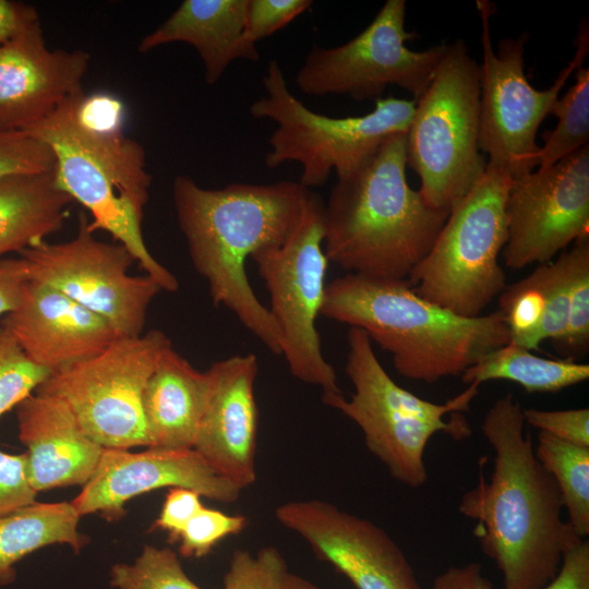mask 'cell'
Wrapping results in <instances>:
<instances>
[{
  "instance_id": "6da1fadb",
  "label": "cell",
  "mask_w": 589,
  "mask_h": 589,
  "mask_svg": "<svg viewBox=\"0 0 589 589\" xmlns=\"http://www.w3.org/2000/svg\"><path fill=\"white\" fill-rule=\"evenodd\" d=\"M522 408L506 394L486 411L481 430L494 450L489 481L480 476L458 510L476 521L482 552L503 577L504 589H540L557 574L564 553L581 540L563 518L552 476L525 432Z\"/></svg>"
},
{
  "instance_id": "7a4b0ae2",
  "label": "cell",
  "mask_w": 589,
  "mask_h": 589,
  "mask_svg": "<svg viewBox=\"0 0 589 589\" xmlns=\"http://www.w3.org/2000/svg\"><path fill=\"white\" fill-rule=\"evenodd\" d=\"M312 191L300 182L200 187L191 177L172 184L178 225L191 262L206 280L215 305H224L268 350L280 356V335L269 310L255 296L245 261L278 245L299 225Z\"/></svg>"
},
{
  "instance_id": "3957f363",
  "label": "cell",
  "mask_w": 589,
  "mask_h": 589,
  "mask_svg": "<svg viewBox=\"0 0 589 589\" xmlns=\"http://www.w3.org/2000/svg\"><path fill=\"white\" fill-rule=\"evenodd\" d=\"M407 133L387 137L324 203V252L348 273L407 279L448 214L431 208L406 178Z\"/></svg>"
},
{
  "instance_id": "277c9868",
  "label": "cell",
  "mask_w": 589,
  "mask_h": 589,
  "mask_svg": "<svg viewBox=\"0 0 589 589\" xmlns=\"http://www.w3.org/2000/svg\"><path fill=\"white\" fill-rule=\"evenodd\" d=\"M321 315L362 329L401 376L428 384L460 376L510 340L498 310L459 316L421 298L407 279L336 277L326 285Z\"/></svg>"
},
{
  "instance_id": "5b68a950",
  "label": "cell",
  "mask_w": 589,
  "mask_h": 589,
  "mask_svg": "<svg viewBox=\"0 0 589 589\" xmlns=\"http://www.w3.org/2000/svg\"><path fill=\"white\" fill-rule=\"evenodd\" d=\"M82 92L23 132L51 148L57 183L91 213L88 229L108 232L160 290L175 292L178 279L151 254L143 238L144 208L152 183L145 149L124 133L97 134L80 127L74 119V104Z\"/></svg>"
},
{
  "instance_id": "8992f818",
  "label": "cell",
  "mask_w": 589,
  "mask_h": 589,
  "mask_svg": "<svg viewBox=\"0 0 589 589\" xmlns=\"http://www.w3.org/2000/svg\"><path fill=\"white\" fill-rule=\"evenodd\" d=\"M345 372L353 394L322 395V401L352 420L362 431L369 452L390 477L418 489L428 481L424 452L431 437L445 433L456 441L471 435L464 416L479 386H469L444 404L425 400L399 386L385 371L369 336L350 327Z\"/></svg>"
},
{
  "instance_id": "52a82bcc",
  "label": "cell",
  "mask_w": 589,
  "mask_h": 589,
  "mask_svg": "<svg viewBox=\"0 0 589 589\" xmlns=\"http://www.w3.org/2000/svg\"><path fill=\"white\" fill-rule=\"evenodd\" d=\"M407 166L433 209L449 214L484 173L480 149V68L466 44H448L425 91L414 99Z\"/></svg>"
},
{
  "instance_id": "ba28073f",
  "label": "cell",
  "mask_w": 589,
  "mask_h": 589,
  "mask_svg": "<svg viewBox=\"0 0 589 589\" xmlns=\"http://www.w3.org/2000/svg\"><path fill=\"white\" fill-rule=\"evenodd\" d=\"M512 180L507 171L486 163L407 278L421 298L456 315L477 317L501 294L507 285L498 256L507 241Z\"/></svg>"
},
{
  "instance_id": "9c48e42d",
  "label": "cell",
  "mask_w": 589,
  "mask_h": 589,
  "mask_svg": "<svg viewBox=\"0 0 589 589\" xmlns=\"http://www.w3.org/2000/svg\"><path fill=\"white\" fill-rule=\"evenodd\" d=\"M262 82L266 95L249 111L277 124L265 164L276 168L287 161L299 163V182L309 190L325 184L333 171L337 179L356 171L387 137L407 133L414 112V100L387 97L375 100L374 109L364 116L320 115L290 92L277 60L268 63Z\"/></svg>"
},
{
  "instance_id": "30bf717a",
  "label": "cell",
  "mask_w": 589,
  "mask_h": 589,
  "mask_svg": "<svg viewBox=\"0 0 589 589\" xmlns=\"http://www.w3.org/2000/svg\"><path fill=\"white\" fill-rule=\"evenodd\" d=\"M324 202L316 193L292 233L251 256L271 297L269 313L280 335V354L297 380L323 395L342 394L322 352L315 321L325 296L328 260L324 252Z\"/></svg>"
},
{
  "instance_id": "8fae6325",
  "label": "cell",
  "mask_w": 589,
  "mask_h": 589,
  "mask_svg": "<svg viewBox=\"0 0 589 589\" xmlns=\"http://www.w3.org/2000/svg\"><path fill=\"white\" fill-rule=\"evenodd\" d=\"M482 23V63L480 68V149L489 164L507 171L513 178L538 166L540 146L537 132L551 113L558 94L582 65L589 50L588 22H581L575 38L573 60L546 89H536L525 74V50L529 39L525 32L517 38H503L494 50L490 33L492 4L477 1Z\"/></svg>"
},
{
  "instance_id": "7c38bea8",
  "label": "cell",
  "mask_w": 589,
  "mask_h": 589,
  "mask_svg": "<svg viewBox=\"0 0 589 589\" xmlns=\"http://www.w3.org/2000/svg\"><path fill=\"white\" fill-rule=\"evenodd\" d=\"M170 346L159 329L119 336L98 354L51 373L35 392L63 400L83 431L104 448L151 447L142 396Z\"/></svg>"
},
{
  "instance_id": "4fadbf2b",
  "label": "cell",
  "mask_w": 589,
  "mask_h": 589,
  "mask_svg": "<svg viewBox=\"0 0 589 589\" xmlns=\"http://www.w3.org/2000/svg\"><path fill=\"white\" fill-rule=\"evenodd\" d=\"M406 1L387 0L359 35L337 47L314 46L297 72L299 89L312 96L348 95L357 101L382 98L397 85L417 99L430 84L448 44L422 51L406 46L417 34L405 27Z\"/></svg>"
},
{
  "instance_id": "5bb4252c",
  "label": "cell",
  "mask_w": 589,
  "mask_h": 589,
  "mask_svg": "<svg viewBox=\"0 0 589 589\" xmlns=\"http://www.w3.org/2000/svg\"><path fill=\"white\" fill-rule=\"evenodd\" d=\"M81 214L75 237L39 242L19 252L29 279L50 286L105 318L120 336L143 334L158 285L147 275L129 274L135 260L120 243L98 240Z\"/></svg>"
},
{
  "instance_id": "9a60e30c",
  "label": "cell",
  "mask_w": 589,
  "mask_h": 589,
  "mask_svg": "<svg viewBox=\"0 0 589 589\" xmlns=\"http://www.w3.org/2000/svg\"><path fill=\"white\" fill-rule=\"evenodd\" d=\"M504 264H544L589 237V145L545 169L513 178L507 195Z\"/></svg>"
},
{
  "instance_id": "2e32d148",
  "label": "cell",
  "mask_w": 589,
  "mask_h": 589,
  "mask_svg": "<svg viewBox=\"0 0 589 589\" xmlns=\"http://www.w3.org/2000/svg\"><path fill=\"white\" fill-rule=\"evenodd\" d=\"M275 517L356 589H423L402 550L368 519L315 498L286 502Z\"/></svg>"
},
{
  "instance_id": "e0dca14e",
  "label": "cell",
  "mask_w": 589,
  "mask_h": 589,
  "mask_svg": "<svg viewBox=\"0 0 589 589\" xmlns=\"http://www.w3.org/2000/svg\"><path fill=\"white\" fill-rule=\"evenodd\" d=\"M161 488L190 489L223 503L237 501L241 493L193 448L151 446L137 453L104 448L94 473L70 503L80 516L98 514L117 520L131 498Z\"/></svg>"
},
{
  "instance_id": "ac0fdd59",
  "label": "cell",
  "mask_w": 589,
  "mask_h": 589,
  "mask_svg": "<svg viewBox=\"0 0 589 589\" xmlns=\"http://www.w3.org/2000/svg\"><path fill=\"white\" fill-rule=\"evenodd\" d=\"M206 371L209 394L193 449L242 491L256 480L257 358L236 354L214 362Z\"/></svg>"
},
{
  "instance_id": "d6986e66",
  "label": "cell",
  "mask_w": 589,
  "mask_h": 589,
  "mask_svg": "<svg viewBox=\"0 0 589 589\" xmlns=\"http://www.w3.org/2000/svg\"><path fill=\"white\" fill-rule=\"evenodd\" d=\"M89 55L46 46L40 22L0 45V131H25L83 91Z\"/></svg>"
},
{
  "instance_id": "ffe728a7",
  "label": "cell",
  "mask_w": 589,
  "mask_h": 589,
  "mask_svg": "<svg viewBox=\"0 0 589 589\" xmlns=\"http://www.w3.org/2000/svg\"><path fill=\"white\" fill-rule=\"evenodd\" d=\"M0 327L27 358L51 373L98 354L120 336L101 316L32 279Z\"/></svg>"
},
{
  "instance_id": "44dd1931",
  "label": "cell",
  "mask_w": 589,
  "mask_h": 589,
  "mask_svg": "<svg viewBox=\"0 0 589 589\" xmlns=\"http://www.w3.org/2000/svg\"><path fill=\"white\" fill-rule=\"evenodd\" d=\"M15 408L19 438L26 447L35 491L84 485L104 447L83 431L69 406L55 396L35 393Z\"/></svg>"
},
{
  "instance_id": "7402d4cb",
  "label": "cell",
  "mask_w": 589,
  "mask_h": 589,
  "mask_svg": "<svg viewBox=\"0 0 589 589\" xmlns=\"http://www.w3.org/2000/svg\"><path fill=\"white\" fill-rule=\"evenodd\" d=\"M247 0H184L137 47L142 53L170 43L191 45L200 55L207 84H215L238 59L259 61L256 47L244 41Z\"/></svg>"
},
{
  "instance_id": "603a6c76",
  "label": "cell",
  "mask_w": 589,
  "mask_h": 589,
  "mask_svg": "<svg viewBox=\"0 0 589 589\" xmlns=\"http://www.w3.org/2000/svg\"><path fill=\"white\" fill-rule=\"evenodd\" d=\"M209 386L207 371L196 370L172 345L164 351L142 396L152 446L193 448Z\"/></svg>"
},
{
  "instance_id": "cb8c5ba5",
  "label": "cell",
  "mask_w": 589,
  "mask_h": 589,
  "mask_svg": "<svg viewBox=\"0 0 589 589\" xmlns=\"http://www.w3.org/2000/svg\"><path fill=\"white\" fill-rule=\"evenodd\" d=\"M572 273L570 249L504 288L498 296V311L509 330V341L533 350L543 340L554 341L562 335L567 322Z\"/></svg>"
},
{
  "instance_id": "d4e9b609",
  "label": "cell",
  "mask_w": 589,
  "mask_h": 589,
  "mask_svg": "<svg viewBox=\"0 0 589 589\" xmlns=\"http://www.w3.org/2000/svg\"><path fill=\"white\" fill-rule=\"evenodd\" d=\"M72 203L55 170L0 176V259L59 231Z\"/></svg>"
},
{
  "instance_id": "484cf974",
  "label": "cell",
  "mask_w": 589,
  "mask_h": 589,
  "mask_svg": "<svg viewBox=\"0 0 589 589\" xmlns=\"http://www.w3.org/2000/svg\"><path fill=\"white\" fill-rule=\"evenodd\" d=\"M80 515L70 502H34L0 516V586L16 578L15 564L51 544L79 552L85 544L77 530Z\"/></svg>"
},
{
  "instance_id": "4316f807",
  "label": "cell",
  "mask_w": 589,
  "mask_h": 589,
  "mask_svg": "<svg viewBox=\"0 0 589 589\" xmlns=\"http://www.w3.org/2000/svg\"><path fill=\"white\" fill-rule=\"evenodd\" d=\"M466 384L505 380L527 393H557L589 378V364L538 357L512 341L486 353L461 375Z\"/></svg>"
},
{
  "instance_id": "83f0119b",
  "label": "cell",
  "mask_w": 589,
  "mask_h": 589,
  "mask_svg": "<svg viewBox=\"0 0 589 589\" xmlns=\"http://www.w3.org/2000/svg\"><path fill=\"white\" fill-rule=\"evenodd\" d=\"M534 454L557 484L574 532L586 539L589 534V447L539 432Z\"/></svg>"
},
{
  "instance_id": "f1b7e54d",
  "label": "cell",
  "mask_w": 589,
  "mask_h": 589,
  "mask_svg": "<svg viewBox=\"0 0 589 589\" xmlns=\"http://www.w3.org/2000/svg\"><path fill=\"white\" fill-rule=\"evenodd\" d=\"M575 83L554 103L551 113L557 119L553 130L542 133L538 169H545L589 145V69L579 67Z\"/></svg>"
},
{
  "instance_id": "f546056e",
  "label": "cell",
  "mask_w": 589,
  "mask_h": 589,
  "mask_svg": "<svg viewBox=\"0 0 589 589\" xmlns=\"http://www.w3.org/2000/svg\"><path fill=\"white\" fill-rule=\"evenodd\" d=\"M110 586L116 589H204L188 577L172 550L153 545H145L131 564H115Z\"/></svg>"
},
{
  "instance_id": "4dcf8cb0",
  "label": "cell",
  "mask_w": 589,
  "mask_h": 589,
  "mask_svg": "<svg viewBox=\"0 0 589 589\" xmlns=\"http://www.w3.org/2000/svg\"><path fill=\"white\" fill-rule=\"evenodd\" d=\"M572 251L567 322L564 332L553 344L556 350L575 357L589 348V237L577 240Z\"/></svg>"
},
{
  "instance_id": "1f68e13d",
  "label": "cell",
  "mask_w": 589,
  "mask_h": 589,
  "mask_svg": "<svg viewBox=\"0 0 589 589\" xmlns=\"http://www.w3.org/2000/svg\"><path fill=\"white\" fill-rule=\"evenodd\" d=\"M51 374L34 363L0 327V417L16 407Z\"/></svg>"
},
{
  "instance_id": "d6a6232c",
  "label": "cell",
  "mask_w": 589,
  "mask_h": 589,
  "mask_svg": "<svg viewBox=\"0 0 589 589\" xmlns=\"http://www.w3.org/2000/svg\"><path fill=\"white\" fill-rule=\"evenodd\" d=\"M287 573L277 548L264 546L255 554L239 549L232 553L221 589H281Z\"/></svg>"
},
{
  "instance_id": "836d02e7",
  "label": "cell",
  "mask_w": 589,
  "mask_h": 589,
  "mask_svg": "<svg viewBox=\"0 0 589 589\" xmlns=\"http://www.w3.org/2000/svg\"><path fill=\"white\" fill-rule=\"evenodd\" d=\"M248 525L243 515H229L202 507L179 536V552L185 557L201 558L224 538L240 533Z\"/></svg>"
},
{
  "instance_id": "e575fe53",
  "label": "cell",
  "mask_w": 589,
  "mask_h": 589,
  "mask_svg": "<svg viewBox=\"0 0 589 589\" xmlns=\"http://www.w3.org/2000/svg\"><path fill=\"white\" fill-rule=\"evenodd\" d=\"M51 148L23 131H0V176L55 170Z\"/></svg>"
},
{
  "instance_id": "d590c367",
  "label": "cell",
  "mask_w": 589,
  "mask_h": 589,
  "mask_svg": "<svg viewBox=\"0 0 589 589\" xmlns=\"http://www.w3.org/2000/svg\"><path fill=\"white\" fill-rule=\"evenodd\" d=\"M311 0H247L244 41L256 43L287 26L312 7Z\"/></svg>"
},
{
  "instance_id": "8d00e7d4",
  "label": "cell",
  "mask_w": 589,
  "mask_h": 589,
  "mask_svg": "<svg viewBox=\"0 0 589 589\" xmlns=\"http://www.w3.org/2000/svg\"><path fill=\"white\" fill-rule=\"evenodd\" d=\"M74 119L83 129L97 134H121L127 108L124 103L109 92H82L75 99Z\"/></svg>"
},
{
  "instance_id": "74e56055",
  "label": "cell",
  "mask_w": 589,
  "mask_h": 589,
  "mask_svg": "<svg viewBox=\"0 0 589 589\" xmlns=\"http://www.w3.org/2000/svg\"><path fill=\"white\" fill-rule=\"evenodd\" d=\"M526 424L562 441L589 447V409H522Z\"/></svg>"
},
{
  "instance_id": "f35d334b",
  "label": "cell",
  "mask_w": 589,
  "mask_h": 589,
  "mask_svg": "<svg viewBox=\"0 0 589 589\" xmlns=\"http://www.w3.org/2000/svg\"><path fill=\"white\" fill-rule=\"evenodd\" d=\"M25 453L9 454L0 449V516L36 502Z\"/></svg>"
},
{
  "instance_id": "ab89813d",
  "label": "cell",
  "mask_w": 589,
  "mask_h": 589,
  "mask_svg": "<svg viewBox=\"0 0 589 589\" xmlns=\"http://www.w3.org/2000/svg\"><path fill=\"white\" fill-rule=\"evenodd\" d=\"M201 497L197 492L190 489L170 488L152 529H161L168 533V542H178L187 524L203 507Z\"/></svg>"
},
{
  "instance_id": "60d3db41",
  "label": "cell",
  "mask_w": 589,
  "mask_h": 589,
  "mask_svg": "<svg viewBox=\"0 0 589 589\" xmlns=\"http://www.w3.org/2000/svg\"><path fill=\"white\" fill-rule=\"evenodd\" d=\"M540 589H589V541L581 539L563 555L552 580Z\"/></svg>"
},
{
  "instance_id": "b9f144b4",
  "label": "cell",
  "mask_w": 589,
  "mask_h": 589,
  "mask_svg": "<svg viewBox=\"0 0 589 589\" xmlns=\"http://www.w3.org/2000/svg\"><path fill=\"white\" fill-rule=\"evenodd\" d=\"M29 280L27 262L16 259H0V315L13 311Z\"/></svg>"
},
{
  "instance_id": "7bdbcfd3",
  "label": "cell",
  "mask_w": 589,
  "mask_h": 589,
  "mask_svg": "<svg viewBox=\"0 0 589 589\" xmlns=\"http://www.w3.org/2000/svg\"><path fill=\"white\" fill-rule=\"evenodd\" d=\"M39 22V14L33 5L21 1L0 0V45Z\"/></svg>"
},
{
  "instance_id": "ee69618b",
  "label": "cell",
  "mask_w": 589,
  "mask_h": 589,
  "mask_svg": "<svg viewBox=\"0 0 589 589\" xmlns=\"http://www.w3.org/2000/svg\"><path fill=\"white\" fill-rule=\"evenodd\" d=\"M432 589H494L479 563L450 566L434 578Z\"/></svg>"
},
{
  "instance_id": "f6af8a7d",
  "label": "cell",
  "mask_w": 589,
  "mask_h": 589,
  "mask_svg": "<svg viewBox=\"0 0 589 589\" xmlns=\"http://www.w3.org/2000/svg\"><path fill=\"white\" fill-rule=\"evenodd\" d=\"M281 589H322L312 581L288 572L284 578Z\"/></svg>"
}]
</instances>
